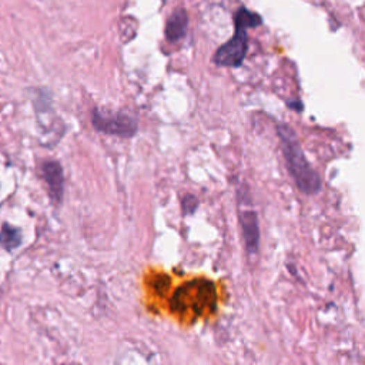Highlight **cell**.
<instances>
[{
	"label": "cell",
	"mask_w": 365,
	"mask_h": 365,
	"mask_svg": "<svg viewBox=\"0 0 365 365\" xmlns=\"http://www.w3.org/2000/svg\"><path fill=\"white\" fill-rule=\"evenodd\" d=\"M216 305V287L210 281L196 280L180 287L174 293L171 307L177 312L192 309L194 316H201L207 308Z\"/></svg>",
	"instance_id": "cell-3"
},
{
	"label": "cell",
	"mask_w": 365,
	"mask_h": 365,
	"mask_svg": "<svg viewBox=\"0 0 365 365\" xmlns=\"http://www.w3.org/2000/svg\"><path fill=\"white\" fill-rule=\"evenodd\" d=\"M278 135L282 144L287 167H289V171L294 178L297 187L304 194H317L321 190V177L308 163L294 130L287 124H280Z\"/></svg>",
	"instance_id": "cell-1"
},
{
	"label": "cell",
	"mask_w": 365,
	"mask_h": 365,
	"mask_svg": "<svg viewBox=\"0 0 365 365\" xmlns=\"http://www.w3.org/2000/svg\"><path fill=\"white\" fill-rule=\"evenodd\" d=\"M236 33L224 43L213 58V62L217 66L223 67H240L247 56L248 50V36H247V29L257 28V26L262 24V17L257 13L248 12L247 9H240L236 13Z\"/></svg>",
	"instance_id": "cell-2"
},
{
	"label": "cell",
	"mask_w": 365,
	"mask_h": 365,
	"mask_svg": "<svg viewBox=\"0 0 365 365\" xmlns=\"http://www.w3.org/2000/svg\"><path fill=\"white\" fill-rule=\"evenodd\" d=\"M23 236L22 231L16 227H12L9 224H5L0 230V247L5 248L6 251H13L22 244Z\"/></svg>",
	"instance_id": "cell-8"
},
{
	"label": "cell",
	"mask_w": 365,
	"mask_h": 365,
	"mask_svg": "<svg viewBox=\"0 0 365 365\" xmlns=\"http://www.w3.org/2000/svg\"><path fill=\"white\" fill-rule=\"evenodd\" d=\"M93 127L104 135L133 137L137 132V120L126 112L96 109L93 112Z\"/></svg>",
	"instance_id": "cell-4"
},
{
	"label": "cell",
	"mask_w": 365,
	"mask_h": 365,
	"mask_svg": "<svg viewBox=\"0 0 365 365\" xmlns=\"http://www.w3.org/2000/svg\"><path fill=\"white\" fill-rule=\"evenodd\" d=\"M240 226L248 253L255 254L260 247V228L257 214L254 212H243L240 214Z\"/></svg>",
	"instance_id": "cell-6"
},
{
	"label": "cell",
	"mask_w": 365,
	"mask_h": 365,
	"mask_svg": "<svg viewBox=\"0 0 365 365\" xmlns=\"http://www.w3.org/2000/svg\"><path fill=\"white\" fill-rule=\"evenodd\" d=\"M197 204H198V200L194 196L187 194L185 198H182V213H185L186 216L193 214L197 210Z\"/></svg>",
	"instance_id": "cell-9"
},
{
	"label": "cell",
	"mask_w": 365,
	"mask_h": 365,
	"mask_svg": "<svg viewBox=\"0 0 365 365\" xmlns=\"http://www.w3.org/2000/svg\"><path fill=\"white\" fill-rule=\"evenodd\" d=\"M189 26V16L185 9H177L166 24V37L169 42H178L185 37Z\"/></svg>",
	"instance_id": "cell-7"
},
{
	"label": "cell",
	"mask_w": 365,
	"mask_h": 365,
	"mask_svg": "<svg viewBox=\"0 0 365 365\" xmlns=\"http://www.w3.org/2000/svg\"><path fill=\"white\" fill-rule=\"evenodd\" d=\"M43 177L49 186L50 197L55 203H60L63 198L65 190V177L63 169L58 162H46L43 163Z\"/></svg>",
	"instance_id": "cell-5"
}]
</instances>
